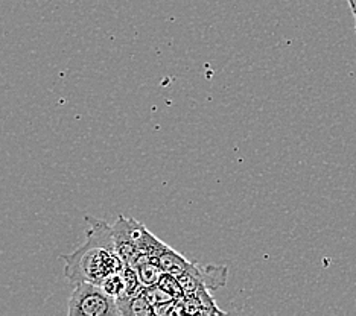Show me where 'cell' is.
<instances>
[{"label": "cell", "mask_w": 356, "mask_h": 316, "mask_svg": "<svg viewBox=\"0 0 356 316\" xmlns=\"http://www.w3.org/2000/svg\"><path fill=\"white\" fill-rule=\"evenodd\" d=\"M88 225L86 242L72 254L61 256L64 275L72 283L102 285L108 277L122 272L127 265L119 256L113 226L102 219L86 216Z\"/></svg>", "instance_id": "cell-1"}, {"label": "cell", "mask_w": 356, "mask_h": 316, "mask_svg": "<svg viewBox=\"0 0 356 316\" xmlns=\"http://www.w3.org/2000/svg\"><path fill=\"white\" fill-rule=\"evenodd\" d=\"M69 316H119L118 301L99 285L75 283L67 304Z\"/></svg>", "instance_id": "cell-2"}, {"label": "cell", "mask_w": 356, "mask_h": 316, "mask_svg": "<svg viewBox=\"0 0 356 316\" xmlns=\"http://www.w3.org/2000/svg\"><path fill=\"white\" fill-rule=\"evenodd\" d=\"M118 301V309L120 316H149L154 315V309L151 303L142 294H137L133 297L127 298H119Z\"/></svg>", "instance_id": "cell-3"}, {"label": "cell", "mask_w": 356, "mask_h": 316, "mask_svg": "<svg viewBox=\"0 0 356 316\" xmlns=\"http://www.w3.org/2000/svg\"><path fill=\"white\" fill-rule=\"evenodd\" d=\"M157 263L166 274H171L174 277H180V275L191 266L192 262L188 260L183 254L177 253L175 249L166 245L165 249L161 251V254L159 256Z\"/></svg>", "instance_id": "cell-4"}, {"label": "cell", "mask_w": 356, "mask_h": 316, "mask_svg": "<svg viewBox=\"0 0 356 316\" xmlns=\"http://www.w3.org/2000/svg\"><path fill=\"white\" fill-rule=\"evenodd\" d=\"M137 275H139V280L142 281V285L145 288L148 286H154V285H159L160 278L163 277L165 271L161 269V266L157 262H145L143 265L134 267Z\"/></svg>", "instance_id": "cell-5"}, {"label": "cell", "mask_w": 356, "mask_h": 316, "mask_svg": "<svg viewBox=\"0 0 356 316\" xmlns=\"http://www.w3.org/2000/svg\"><path fill=\"white\" fill-rule=\"evenodd\" d=\"M347 2H349V6H350L353 17H355V24H356V0H347Z\"/></svg>", "instance_id": "cell-6"}, {"label": "cell", "mask_w": 356, "mask_h": 316, "mask_svg": "<svg viewBox=\"0 0 356 316\" xmlns=\"http://www.w3.org/2000/svg\"><path fill=\"white\" fill-rule=\"evenodd\" d=\"M355 31H356V24H355Z\"/></svg>", "instance_id": "cell-7"}]
</instances>
